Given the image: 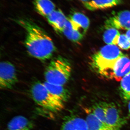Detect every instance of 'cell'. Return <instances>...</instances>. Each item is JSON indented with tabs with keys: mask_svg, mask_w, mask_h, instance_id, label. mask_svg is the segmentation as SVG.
Instances as JSON below:
<instances>
[{
	"mask_svg": "<svg viewBox=\"0 0 130 130\" xmlns=\"http://www.w3.org/2000/svg\"><path fill=\"white\" fill-rule=\"evenodd\" d=\"M16 23L24 29V44L29 54L42 61L53 56L56 48L51 37L35 23L26 19L17 20Z\"/></svg>",
	"mask_w": 130,
	"mask_h": 130,
	"instance_id": "1",
	"label": "cell"
},
{
	"mask_svg": "<svg viewBox=\"0 0 130 130\" xmlns=\"http://www.w3.org/2000/svg\"><path fill=\"white\" fill-rule=\"evenodd\" d=\"M71 63L66 58L59 56L53 59L44 73L46 82L64 86L69 80L71 73Z\"/></svg>",
	"mask_w": 130,
	"mask_h": 130,
	"instance_id": "2",
	"label": "cell"
},
{
	"mask_svg": "<svg viewBox=\"0 0 130 130\" xmlns=\"http://www.w3.org/2000/svg\"><path fill=\"white\" fill-rule=\"evenodd\" d=\"M30 93L35 102L46 110L58 112L64 109V102L50 93L43 83H34L31 86Z\"/></svg>",
	"mask_w": 130,
	"mask_h": 130,
	"instance_id": "3",
	"label": "cell"
},
{
	"mask_svg": "<svg viewBox=\"0 0 130 130\" xmlns=\"http://www.w3.org/2000/svg\"><path fill=\"white\" fill-rule=\"evenodd\" d=\"M124 55L118 47L108 44L93 55L91 59V65L98 73L108 67Z\"/></svg>",
	"mask_w": 130,
	"mask_h": 130,
	"instance_id": "4",
	"label": "cell"
},
{
	"mask_svg": "<svg viewBox=\"0 0 130 130\" xmlns=\"http://www.w3.org/2000/svg\"><path fill=\"white\" fill-rule=\"evenodd\" d=\"M129 72L130 59L125 55L119 58L112 64L98 73L106 78L120 81Z\"/></svg>",
	"mask_w": 130,
	"mask_h": 130,
	"instance_id": "5",
	"label": "cell"
},
{
	"mask_svg": "<svg viewBox=\"0 0 130 130\" xmlns=\"http://www.w3.org/2000/svg\"><path fill=\"white\" fill-rule=\"evenodd\" d=\"M16 69L14 65L8 61L1 62L0 65V87L3 89L13 88L18 82Z\"/></svg>",
	"mask_w": 130,
	"mask_h": 130,
	"instance_id": "6",
	"label": "cell"
},
{
	"mask_svg": "<svg viewBox=\"0 0 130 130\" xmlns=\"http://www.w3.org/2000/svg\"><path fill=\"white\" fill-rule=\"evenodd\" d=\"M106 125L111 130H120L124 124L125 120L119 109L112 103H106Z\"/></svg>",
	"mask_w": 130,
	"mask_h": 130,
	"instance_id": "7",
	"label": "cell"
},
{
	"mask_svg": "<svg viewBox=\"0 0 130 130\" xmlns=\"http://www.w3.org/2000/svg\"><path fill=\"white\" fill-rule=\"evenodd\" d=\"M105 27L128 30L130 29V11H121L113 14L105 21Z\"/></svg>",
	"mask_w": 130,
	"mask_h": 130,
	"instance_id": "8",
	"label": "cell"
},
{
	"mask_svg": "<svg viewBox=\"0 0 130 130\" xmlns=\"http://www.w3.org/2000/svg\"><path fill=\"white\" fill-rule=\"evenodd\" d=\"M60 130H89L86 119L74 115L64 119Z\"/></svg>",
	"mask_w": 130,
	"mask_h": 130,
	"instance_id": "9",
	"label": "cell"
},
{
	"mask_svg": "<svg viewBox=\"0 0 130 130\" xmlns=\"http://www.w3.org/2000/svg\"><path fill=\"white\" fill-rule=\"evenodd\" d=\"M48 22L55 32L58 34L63 33L64 28L67 22L68 18L60 9H55L47 17Z\"/></svg>",
	"mask_w": 130,
	"mask_h": 130,
	"instance_id": "10",
	"label": "cell"
},
{
	"mask_svg": "<svg viewBox=\"0 0 130 130\" xmlns=\"http://www.w3.org/2000/svg\"><path fill=\"white\" fill-rule=\"evenodd\" d=\"M34 123L25 116H14L8 123L6 130H32Z\"/></svg>",
	"mask_w": 130,
	"mask_h": 130,
	"instance_id": "11",
	"label": "cell"
},
{
	"mask_svg": "<svg viewBox=\"0 0 130 130\" xmlns=\"http://www.w3.org/2000/svg\"><path fill=\"white\" fill-rule=\"evenodd\" d=\"M69 18L74 29L85 36L89 26L90 20L88 18L81 13L74 12L71 14Z\"/></svg>",
	"mask_w": 130,
	"mask_h": 130,
	"instance_id": "12",
	"label": "cell"
},
{
	"mask_svg": "<svg viewBox=\"0 0 130 130\" xmlns=\"http://www.w3.org/2000/svg\"><path fill=\"white\" fill-rule=\"evenodd\" d=\"M85 7L90 11L108 9L120 5L122 0H90L83 2Z\"/></svg>",
	"mask_w": 130,
	"mask_h": 130,
	"instance_id": "13",
	"label": "cell"
},
{
	"mask_svg": "<svg viewBox=\"0 0 130 130\" xmlns=\"http://www.w3.org/2000/svg\"><path fill=\"white\" fill-rule=\"evenodd\" d=\"M43 84L50 93L63 102H66L70 99V91L64 86L53 84L47 82Z\"/></svg>",
	"mask_w": 130,
	"mask_h": 130,
	"instance_id": "14",
	"label": "cell"
},
{
	"mask_svg": "<svg viewBox=\"0 0 130 130\" xmlns=\"http://www.w3.org/2000/svg\"><path fill=\"white\" fill-rule=\"evenodd\" d=\"M35 10L40 15L46 18L55 10V6L50 0H34Z\"/></svg>",
	"mask_w": 130,
	"mask_h": 130,
	"instance_id": "15",
	"label": "cell"
},
{
	"mask_svg": "<svg viewBox=\"0 0 130 130\" xmlns=\"http://www.w3.org/2000/svg\"><path fill=\"white\" fill-rule=\"evenodd\" d=\"M63 33L68 40L76 43L81 41L84 36L81 32L74 29L69 18H68Z\"/></svg>",
	"mask_w": 130,
	"mask_h": 130,
	"instance_id": "16",
	"label": "cell"
},
{
	"mask_svg": "<svg viewBox=\"0 0 130 130\" xmlns=\"http://www.w3.org/2000/svg\"><path fill=\"white\" fill-rule=\"evenodd\" d=\"M86 119L89 130H111L98 119L89 111Z\"/></svg>",
	"mask_w": 130,
	"mask_h": 130,
	"instance_id": "17",
	"label": "cell"
},
{
	"mask_svg": "<svg viewBox=\"0 0 130 130\" xmlns=\"http://www.w3.org/2000/svg\"><path fill=\"white\" fill-rule=\"evenodd\" d=\"M119 91L121 98L125 101L130 100V72L121 79Z\"/></svg>",
	"mask_w": 130,
	"mask_h": 130,
	"instance_id": "18",
	"label": "cell"
},
{
	"mask_svg": "<svg viewBox=\"0 0 130 130\" xmlns=\"http://www.w3.org/2000/svg\"><path fill=\"white\" fill-rule=\"evenodd\" d=\"M103 34L104 42L109 45L118 44L120 34L117 29L113 28H107Z\"/></svg>",
	"mask_w": 130,
	"mask_h": 130,
	"instance_id": "19",
	"label": "cell"
},
{
	"mask_svg": "<svg viewBox=\"0 0 130 130\" xmlns=\"http://www.w3.org/2000/svg\"><path fill=\"white\" fill-rule=\"evenodd\" d=\"M91 112L99 121L106 125V103L95 104L93 106Z\"/></svg>",
	"mask_w": 130,
	"mask_h": 130,
	"instance_id": "20",
	"label": "cell"
},
{
	"mask_svg": "<svg viewBox=\"0 0 130 130\" xmlns=\"http://www.w3.org/2000/svg\"><path fill=\"white\" fill-rule=\"evenodd\" d=\"M119 47L124 50H128L130 48V40L126 35H120L118 42Z\"/></svg>",
	"mask_w": 130,
	"mask_h": 130,
	"instance_id": "21",
	"label": "cell"
},
{
	"mask_svg": "<svg viewBox=\"0 0 130 130\" xmlns=\"http://www.w3.org/2000/svg\"><path fill=\"white\" fill-rule=\"evenodd\" d=\"M126 35L130 40V29L127 30V32L126 33Z\"/></svg>",
	"mask_w": 130,
	"mask_h": 130,
	"instance_id": "22",
	"label": "cell"
},
{
	"mask_svg": "<svg viewBox=\"0 0 130 130\" xmlns=\"http://www.w3.org/2000/svg\"><path fill=\"white\" fill-rule=\"evenodd\" d=\"M128 111H129V115L130 116V101L128 104Z\"/></svg>",
	"mask_w": 130,
	"mask_h": 130,
	"instance_id": "23",
	"label": "cell"
},
{
	"mask_svg": "<svg viewBox=\"0 0 130 130\" xmlns=\"http://www.w3.org/2000/svg\"><path fill=\"white\" fill-rule=\"evenodd\" d=\"M83 2H86L89 1V0H80Z\"/></svg>",
	"mask_w": 130,
	"mask_h": 130,
	"instance_id": "24",
	"label": "cell"
}]
</instances>
